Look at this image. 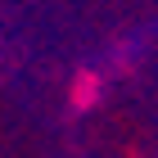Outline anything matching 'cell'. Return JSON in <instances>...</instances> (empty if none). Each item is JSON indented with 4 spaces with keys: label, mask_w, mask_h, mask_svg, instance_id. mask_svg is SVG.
<instances>
[{
    "label": "cell",
    "mask_w": 158,
    "mask_h": 158,
    "mask_svg": "<svg viewBox=\"0 0 158 158\" xmlns=\"http://www.w3.org/2000/svg\"><path fill=\"white\" fill-rule=\"evenodd\" d=\"M95 99H99V77L90 68H81L73 81V109H95Z\"/></svg>",
    "instance_id": "6da1fadb"
}]
</instances>
